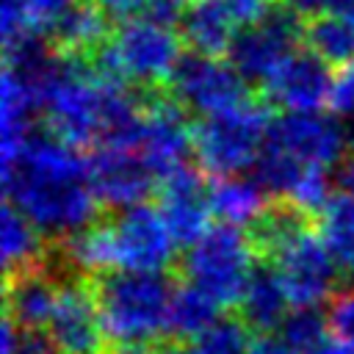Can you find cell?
Listing matches in <instances>:
<instances>
[{
  "label": "cell",
  "mask_w": 354,
  "mask_h": 354,
  "mask_svg": "<svg viewBox=\"0 0 354 354\" xmlns=\"http://www.w3.org/2000/svg\"><path fill=\"white\" fill-rule=\"evenodd\" d=\"M3 191L44 238H69L94 224L97 194L88 158L58 136L33 133L25 147L3 163Z\"/></svg>",
  "instance_id": "cell-1"
},
{
  "label": "cell",
  "mask_w": 354,
  "mask_h": 354,
  "mask_svg": "<svg viewBox=\"0 0 354 354\" xmlns=\"http://www.w3.org/2000/svg\"><path fill=\"white\" fill-rule=\"evenodd\" d=\"M141 88L102 72L88 58H72L44 102L53 136L72 147L136 144L147 100Z\"/></svg>",
  "instance_id": "cell-2"
},
{
  "label": "cell",
  "mask_w": 354,
  "mask_h": 354,
  "mask_svg": "<svg viewBox=\"0 0 354 354\" xmlns=\"http://www.w3.org/2000/svg\"><path fill=\"white\" fill-rule=\"evenodd\" d=\"M257 246L268 254V266L279 277L293 310H318L337 293L340 260L324 243L321 232L307 224V216L285 205L271 210L257 227Z\"/></svg>",
  "instance_id": "cell-3"
},
{
  "label": "cell",
  "mask_w": 354,
  "mask_h": 354,
  "mask_svg": "<svg viewBox=\"0 0 354 354\" xmlns=\"http://www.w3.org/2000/svg\"><path fill=\"white\" fill-rule=\"evenodd\" d=\"M348 133L346 124L321 111L282 113L271 122L254 177L271 196L288 199L293 185L310 169H335L346 158Z\"/></svg>",
  "instance_id": "cell-4"
},
{
  "label": "cell",
  "mask_w": 354,
  "mask_h": 354,
  "mask_svg": "<svg viewBox=\"0 0 354 354\" xmlns=\"http://www.w3.org/2000/svg\"><path fill=\"white\" fill-rule=\"evenodd\" d=\"M105 337L119 351H147L169 335L174 285L163 271H111L97 282Z\"/></svg>",
  "instance_id": "cell-5"
},
{
  "label": "cell",
  "mask_w": 354,
  "mask_h": 354,
  "mask_svg": "<svg viewBox=\"0 0 354 354\" xmlns=\"http://www.w3.org/2000/svg\"><path fill=\"white\" fill-rule=\"evenodd\" d=\"M180 39V30H174L169 19L138 14L119 22L105 47L94 55V64L102 72L147 91L169 83L177 61L183 58Z\"/></svg>",
  "instance_id": "cell-6"
},
{
  "label": "cell",
  "mask_w": 354,
  "mask_h": 354,
  "mask_svg": "<svg viewBox=\"0 0 354 354\" xmlns=\"http://www.w3.org/2000/svg\"><path fill=\"white\" fill-rule=\"evenodd\" d=\"M257 238L241 227L216 224L194 243L183 257V277L221 307H238L257 266Z\"/></svg>",
  "instance_id": "cell-7"
},
{
  "label": "cell",
  "mask_w": 354,
  "mask_h": 354,
  "mask_svg": "<svg viewBox=\"0 0 354 354\" xmlns=\"http://www.w3.org/2000/svg\"><path fill=\"white\" fill-rule=\"evenodd\" d=\"M271 127L268 102L241 100L218 113L202 116L194 124V158L202 171L213 177L243 174L254 169Z\"/></svg>",
  "instance_id": "cell-8"
},
{
  "label": "cell",
  "mask_w": 354,
  "mask_h": 354,
  "mask_svg": "<svg viewBox=\"0 0 354 354\" xmlns=\"http://www.w3.org/2000/svg\"><path fill=\"white\" fill-rule=\"evenodd\" d=\"M108 230L113 246V271L158 274L174 263L180 241L174 238L158 207L136 205L119 210L108 221Z\"/></svg>",
  "instance_id": "cell-9"
},
{
  "label": "cell",
  "mask_w": 354,
  "mask_h": 354,
  "mask_svg": "<svg viewBox=\"0 0 354 354\" xmlns=\"http://www.w3.org/2000/svg\"><path fill=\"white\" fill-rule=\"evenodd\" d=\"M304 39V25H299V11L290 6H274L263 19L238 30L227 58L241 72L246 83H266L279 64L299 50Z\"/></svg>",
  "instance_id": "cell-10"
},
{
  "label": "cell",
  "mask_w": 354,
  "mask_h": 354,
  "mask_svg": "<svg viewBox=\"0 0 354 354\" xmlns=\"http://www.w3.org/2000/svg\"><path fill=\"white\" fill-rule=\"evenodd\" d=\"M166 88L183 111L199 116L218 113L246 100V80L230 64V58L224 61L221 55H205L194 50L177 61Z\"/></svg>",
  "instance_id": "cell-11"
},
{
  "label": "cell",
  "mask_w": 354,
  "mask_h": 354,
  "mask_svg": "<svg viewBox=\"0 0 354 354\" xmlns=\"http://www.w3.org/2000/svg\"><path fill=\"white\" fill-rule=\"evenodd\" d=\"M88 174L100 205L127 210L144 205L160 177L136 144H102L88 158Z\"/></svg>",
  "instance_id": "cell-12"
},
{
  "label": "cell",
  "mask_w": 354,
  "mask_h": 354,
  "mask_svg": "<svg viewBox=\"0 0 354 354\" xmlns=\"http://www.w3.org/2000/svg\"><path fill=\"white\" fill-rule=\"evenodd\" d=\"M332 66L313 50H296L263 83L266 102L282 108L285 113L324 111V105H332Z\"/></svg>",
  "instance_id": "cell-13"
},
{
  "label": "cell",
  "mask_w": 354,
  "mask_h": 354,
  "mask_svg": "<svg viewBox=\"0 0 354 354\" xmlns=\"http://www.w3.org/2000/svg\"><path fill=\"white\" fill-rule=\"evenodd\" d=\"M44 332L64 354H102L108 337L97 304V290L88 288L80 277L64 279Z\"/></svg>",
  "instance_id": "cell-14"
},
{
  "label": "cell",
  "mask_w": 354,
  "mask_h": 354,
  "mask_svg": "<svg viewBox=\"0 0 354 354\" xmlns=\"http://www.w3.org/2000/svg\"><path fill=\"white\" fill-rule=\"evenodd\" d=\"M136 147L160 180L185 166L194 152V127L185 122V111L174 100H147Z\"/></svg>",
  "instance_id": "cell-15"
},
{
  "label": "cell",
  "mask_w": 354,
  "mask_h": 354,
  "mask_svg": "<svg viewBox=\"0 0 354 354\" xmlns=\"http://www.w3.org/2000/svg\"><path fill=\"white\" fill-rule=\"evenodd\" d=\"M158 210L183 246L205 235L210 230L213 205L202 171L185 163L171 174H166L158 185Z\"/></svg>",
  "instance_id": "cell-16"
},
{
  "label": "cell",
  "mask_w": 354,
  "mask_h": 354,
  "mask_svg": "<svg viewBox=\"0 0 354 354\" xmlns=\"http://www.w3.org/2000/svg\"><path fill=\"white\" fill-rule=\"evenodd\" d=\"M61 282L50 277L44 266H33L8 277L6 313L17 329H47L58 301Z\"/></svg>",
  "instance_id": "cell-17"
},
{
  "label": "cell",
  "mask_w": 354,
  "mask_h": 354,
  "mask_svg": "<svg viewBox=\"0 0 354 354\" xmlns=\"http://www.w3.org/2000/svg\"><path fill=\"white\" fill-rule=\"evenodd\" d=\"M108 19L111 17L94 0H77L53 19L44 36L50 39V47H55L64 55L94 58L111 39Z\"/></svg>",
  "instance_id": "cell-18"
},
{
  "label": "cell",
  "mask_w": 354,
  "mask_h": 354,
  "mask_svg": "<svg viewBox=\"0 0 354 354\" xmlns=\"http://www.w3.org/2000/svg\"><path fill=\"white\" fill-rule=\"evenodd\" d=\"M241 25L227 0H191L180 14V36L194 53L227 55Z\"/></svg>",
  "instance_id": "cell-19"
},
{
  "label": "cell",
  "mask_w": 354,
  "mask_h": 354,
  "mask_svg": "<svg viewBox=\"0 0 354 354\" xmlns=\"http://www.w3.org/2000/svg\"><path fill=\"white\" fill-rule=\"evenodd\" d=\"M268 188L257 177H243V174H230V177H216L210 185V205L213 216L221 224L230 227H260V221L271 213L268 210Z\"/></svg>",
  "instance_id": "cell-20"
},
{
  "label": "cell",
  "mask_w": 354,
  "mask_h": 354,
  "mask_svg": "<svg viewBox=\"0 0 354 354\" xmlns=\"http://www.w3.org/2000/svg\"><path fill=\"white\" fill-rule=\"evenodd\" d=\"M238 310H241V321L252 329V332H260V335H271L277 332L285 318L290 315L293 304L279 282V277L274 274L271 266H260L252 277V282L246 285L241 301H238Z\"/></svg>",
  "instance_id": "cell-21"
},
{
  "label": "cell",
  "mask_w": 354,
  "mask_h": 354,
  "mask_svg": "<svg viewBox=\"0 0 354 354\" xmlns=\"http://www.w3.org/2000/svg\"><path fill=\"white\" fill-rule=\"evenodd\" d=\"M304 44L329 66L354 64V11L332 8L313 14L304 25Z\"/></svg>",
  "instance_id": "cell-22"
},
{
  "label": "cell",
  "mask_w": 354,
  "mask_h": 354,
  "mask_svg": "<svg viewBox=\"0 0 354 354\" xmlns=\"http://www.w3.org/2000/svg\"><path fill=\"white\" fill-rule=\"evenodd\" d=\"M75 3L77 0H3L0 6L3 50H11L30 39H41L53 25V19Z\"/></svg>",
  "instance_id": "cell-23"
},
{
  "label": "cell",
  "mask_w": 354,
  "mask_h": 354,
  "mask_svg": "<svg viewBox=\"0 0 354 354\" xmlns=\"http://www.w3.org/2000/svg\"><path fill=\"white\" fill-rule=\"evenodd\" d=\"M44 252V235L36 230V224L22 216L11 202H6L0 213V257L6 274H17L33 266H41Z\"/></svg>",
  "instance_id": "cell-24"
},
{
  "label": "cell",
  "mask_w": 354,
  "mask_h": 354,
  "mask_svg": "<svg viewBox=\"0 0 354 354\" xmlns=\"http://www.w3.org/2000/svg\"><path fill=\"white\" fill-rule=\"evenodd\" d=\"M224 307L216 304L207 293H202L199 288H194L191 282L174 285V296H171V315H169V335L180 337L183 343L205 335L210 326H216L221 318Z\"/></svg>",
  "instance_id": "cell-25"
},
{
  "label": "cell",
  "mask_w": 354,
  "mask_h": 354,
  "mask_svg": "<svg viewBox=\"0 0 354 354\" xmlns=\"http://www.w3.org/2000/svg\"><path fill=\"white\" fill-rule=\"evenodd\" d=\"M318 232L340 266L354 268V191H335L332 199L318 210Z\"/></svg>",
  "instance_id": "cell-26"
},
{
  "label": "cell",
  "mask_w": 354,
  "mask_h": 354,
  "mask_svg": "<svg viewBox=\"0 0 354 354\" xmlns=\"http://www.w3.org/2000/svg\"><path fill=\"white\" fill-rule=\"evenodd\" d=\"M64 260L77 274H111L113 271V246L111 230L105 224H88L75 235L64 238Z\"/></svg>",
  "instance_id": "cell-27"
},
{
  "label": "cell",
  "mask_w": 354,
  "mask_h": 354,
  "mask_svg": "<svg viewBox=\"0 0 354 354\" xmlns=\"http://www.w3.org/2000/svg\"><path fill=\"white\" fill-rule=\"evenodd\" d=\"M160 354H254L252 329L243 321H218L205 335Z\"/></svg>",
  "instance_id": "cell-28"
},
{
  "label": "cell",
  "mask_w": 354,
  "mask_h": 354,
  "mask_svg": "<svg viewBox=\"0 0 354 354\" xmlns=\"http://www.w3.org/2000/svg\"><path fill=\"white\" fill-rule=\"evenodd\" d=\"M324 315H326V324H329L332 337L348 354H354V285L337 290L329 299V307H326Z\"/></svg>",
  "instance_id": "cell-29"
},
{
  "label": "cell",
  "mask_w": 354,
  "mask_h": 354,
  "mask_svg": "<svg viewBox=\"0 0 354 354\" xmlns=\"http://www.w3.org/2000/svg\"><path fill=\"white\" fill-rule=\"evenodd\" d=\"M3 340H8L17 354H64L44 329H17L8 318L3 324Z\"/></svg>",
  "instance_id": "cell-30"
},
{
  "label": "cell",
  "mask_w": 354,
  "mask_h": 354,
  "mask_svg": "<svg viewBox=\"0 0 354 354\" xmlns=\"http://www.w3.org/2000/svg\"><path fill=\"white\" fill-rule=\"evenodd\" d=\"M332 108L340 119H346L348 130L354 133V64L343 66V72L335 77V91H332Z\"/></svg>",
  "instance_id": "cell-31"
},
{
  "label": "cell",
  "mask_w": 354,
  "mask_h": 354,
  "mask_svg": "<svg viewBox=\"0 0 354 354\" xmlns=\"http://www.w3.org/2000/svg\"><path fill=\"white\" fill-rule=\"evenodd\" d=\"M108 17L116 19H130L138 14H147V0H94Z\"/></svg>",
  "instance_id": "cell-32"
},
{
  "label": "cell",
  "mask_w": 354,
  "mask_h": 354,
  "mask_svg": "<svg viewBox=\"0 0 354 354\" xmlns=\"http://www.w3.org/2000/svg\"><path fill=\"white\" fill-rule=\"evenodd\" d=\"M254 354H301V351L293 343H288L279 332H271L254 340Z\"/></svg>",
  "instance_id": "cell-33"
},
{
  "label": "cell",
  "mask_w": 354,
  "mask_h": 354,
  "mask_svg": "<svg viewBox=\"0 0 354 354\" xmlns=\"http://www.w3.org/2000/svg\"><path fill=\"white\" fill-rule=\"evenodd\" d=\"M293 11H299V14H321V11H332V8H337L343 0H285Z\"/></svg>",
  "instance_id": "cell-34"
},
{
  "label": "cell",
  "mask_w": 354,
  "mask_h": 354,
  "mask_svg": "<svg viewBox=\"0 0 354 354\" xmlns=\"http://www.w3.org/2000/svg\"><path fill=\"white\" fill-rule=\"evenodd\" d=\"M301 354H348L335 337H332V332H329V337H324L321 343H315L313 348H307V351H301Z\"/></svg>",
  "instance_id": "cell-35"
},
{
  "label": "cell",
  "mask_w": 354,
  "mask_h": 354,
  "mask_svg": "<svg viewBox=\"0 0 354 354\" xmlns=\"http://www.w3.org/2000/svg\"><path fill=\"white\" fill-rule=\"evenodd\" d=\"M340 177H343V185L354 191V152H351V155L346 158V163H343V171H340Z\"/></svg>",
  "instance_id": "cell-36"
},
{
  "label": "cell",
  "mask_w": 354,
  "mask_h": 354,
  "mask_svg": "<svg viewBox=\"0 0 354 354\" xmlns=\"http://www.w3.org/2000/svg\"><path fill=\"white\" fill-rule=\"evenodd\" d=\"M0 354H17V351H14V346H11L8 340H3V337H0Z\"/></svg>",
  "instance_id": "cell-37"
},
{
  "label": "cell",
  "mask_w": 354,
  "mask_h": 354,
  "mask_svg": "<svg viewBox=\"0 0 354 354\" xmlns=\"http://www.w3.org/2000/svg\"><path fill=\"white\" fill-rule=\"evenodd\" d=\"M119 354H147V351H119Z\"/></svg>",
  "instance_id": "cell-38"
}]
</instances>
